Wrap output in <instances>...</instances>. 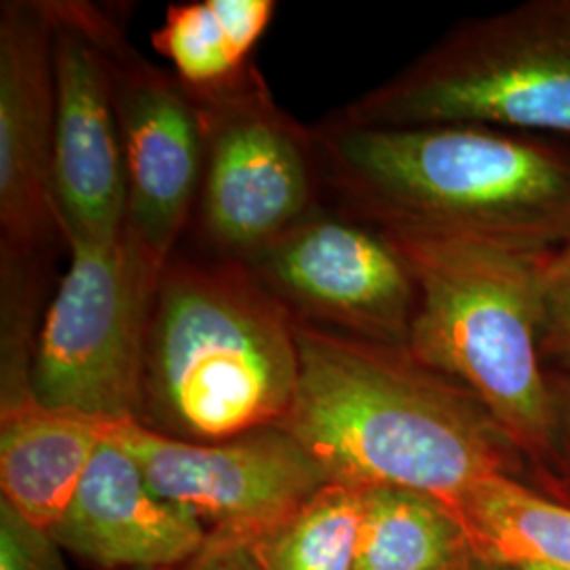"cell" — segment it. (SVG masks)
<instances>
[{
	"instance_id": "14",
	"label": "cell",
	"mask_w": 570,
	"mask_h": 570,
	"mask_svg": "<svg viewBox=\"0 0 570 570\" xmlns=\"http://www.w3.org/2000/svg\"><path fill=\"white\" fill-rule=\"evenodd\" d=\"M102 440L94 416L37 402L0 412V503L51 532Z\"/></svg>"
},
{
	"instance_id": "3",
	"label": "cell",
	"mask_w": 570,
	"mask_h": 570,
	"mask_svg": "<svg viewBox=\"0 0 570 570\" xmlns=\"http://www.w3.org/2000/svg\"><path fill=\"white\" fill-rule=\"evenodd\" d=\"M296 317L244 261L167 263L134 419L184 442L282 428L298 387Z\"/></svg>"
},
{
	"instance_id": "21",
	"label": "cell",
	"mask_w": 570,
	"mask_h": 570,
	"mask_svg": "<svg viewBox=\"0 0 570 570\" xmlns=\"http://www.w3.org/2000/svg\"><path fill=\"white\" fill-rule=\"evenodd\" d=\"M556 484L550 499L570 505V372H551Z\"/></svg>"
},
{
	"instance_id": "7",
	"label": "cell",
	"mask_w": 570,
	"mask_h": 570,
	"mask_svg": "<svg viewBox=\"0 0 570 570\" xmlns=\"http://www.w3.org/2000/svg\"><path fill=\"white\" fill-rule=\"evenodd\" d=\"M188 91L204 127V233L223 256L242 261L315 212L313 129L275 104L254 66Z\"/></svg>"
},
{
	"instance_id": "18",
	"label": "cell",
	"mask_w": 570,
	"mask_h": 570,
	"mask_svg": "<svg viewBox=\"0 0 570 570\" xmlns=\"http://www.w3.org/2000/svg\"><path fill=\"white\" fill-rule=\"evenodd\" d=\"M364 489L330 482L249 548L263 570H353Z\"/></svg>"
},
{
	"instance_id": "16",
	"label": "cell",
	"mask_w": 570,
	"mask_h": 570,
	"mask_svg": "<svg viewBox=\"0 0 570 570\" xmlns=\"http://www.w3.org/2000/svg\"><path fill=\"white\" fill-rule=\"evenodd\" d=\"M275 11V0L178 2L150 42L188 89H209L244 72Z\"/></svg>"
},
{
	"instance_id": "23",
	"label": "cell",
	"mask_w": 570,
	"mask_h": 570,
	"mask_svg": "<svg viewBox=\"0 0 570 570\" xmlns=\"http://www.w3.org/2000/svg\"><path fill=\"white\" fill-rule=\"evenodd\" d=\"M444 570H513L511 567H503V564H494L490 560H484L480 556H475L473 551L468 553L465 558H461L459 562L450 564L449 569Z\"/></svg>"
},
{
	"instance_id": "12",
	"label": "cell",
	"mask_w": 570,
	"mask_h": 570,
	"mask_svg": "<svg viewBox=\"0 0 570 570\" xmlns=\"http://www.w3.org/2000/svg\"><path fill=\"white\" fill-rule=\"evenodd\" d=\"M0 237L2 265L18 266L63 239L47 2H4L0 9Z\"/></svg>"
},
{
	"instance_id": "5",
	"label": "cell",
	"mask_w": 570,
	"mask_h": 570,
	"mask_svg": "<svg viewBox=\"0 0 570 570\" xmlns=\"http://www.w3.org/2000/svg\"><path fill=\"white\" fill-rule=\"evenodd\" d=\"M332 117L355 127L484 125L570 142V0L465 20Z\"/></svg>"
},
{
	"instance_id": "9",
	"label": "cell",
	"mask_w": 570,
	"mask_h": 570,
	"mask_svg": "<svg viewBox=\"0 0 570 570\" xmlns=\"http://www.w3.org/2000/svg\"><path fill=\"white\" fill-rule=\"evenodd\" d=\"M242 261L294 317L374 343L407 346L416 287L379 230L343 214L311 212Z\"/></svg>"
},
{
	"instance_id": "1",
	"label": "cell",
	"mask_w": 570,
	"mask_h": 570,
	"mask_svg": "<svg viewBox=\"0 0 570 570\" xmlns=\"http://www.w3.org/2000/svg\"><path fill=\"white\" fill-rule=\"evenodd\" d=\"M298 387L285 429L355 489H406L454 510L482 482L530 484L522 454L473 393L383 345L296 317Z\"/></svg>"
},
{
	"instance_id": "22",
	"label": "cell",
	"mask_w": 570,
	"mask_h": 570,
	"mask_svg": "<svg viewBox=\"0 0 570 570\" xmlns=\"http://www.w3.org/2000/svg\"><path fill=\"white\" fill-rule=\"evenodd\" d=\"M174 570H263V567L249 543L226 537H207L204 548Z\"/></svg>"
},
{
	"instance_id": "15",
	"label": "cell",
	"mask_w": 570,
	"mask_h": 570,
	"mask_svg": "<svg viewBox=\"0 0 570 570\" xmlns=\"http://www.w3.org/2000/svg\"><path fill=\"white\" fill-rule=\"evenodd\" d=\"M471 551L503 567L543 564L570 570V505L529 482L499 475L454 508Z\"/></svg>"
},
{
	"instance_id": "20",
	"label": "cell",
	"mask_w": 570,
	"mask_h": 570,
	"mask_svg": "<svg viewBox=\"0 0 570 570\" xmlns=\"http://www.w3.org/2000/svg\"><path fill=\"white\" fill-rule=\"evenodd\" d=\"M0 570H68L51 532L0 503Z\"/></svg>"
},
{
	"instance_id": "2",
	"label": "cell",
	"mask_w": 570,
	"mask_h": 570,
	"mask_svg": "<svg viewBox=\"0 0 570 570\" xmlns=\"http://www.w3.org/2000/svg\"><path fill=\"white\" fill-rule=\"evenodd\" d=\"M320 183L379 233L456 235L524 252L570 242V142L484 125L313 127Z\"/></svg>"
},
{
	"instance_id": "17",
	"label": "cell",
	"mask_w": 570,
	"mask_h": 570,
	"mask_svg": "<svg viewBox=\"0 0 570 570\" xmlns=\"http://www.w3.org/2000/svg\"><path fill=\"white\" fill-rule=\"evenodd\" d=\"M468 553V532L442 501L416 490L364 489L353 570H444Z\"/></svg>"
},
{
	"instance_id": "13",
	"label": "cell",
	"mask_w": 570,
	"mask_h": 570,
	"mask_svg": "<svg viewBox=\"0 0 570 570\" xmlns=\"http://www.w3.org/2000/svg\"><path fill=\"white\" fill-rule=\"evenodd\" d=\"M51 537L96 569L174 570L204 548L207 530L161 499L134 456L104 438Z\"/></svg>"
},
{
	"instance_id": "24",
	"label": "cell",
	"mask_w": 570,
	"mask_h": 570,
	"mask_svg": "<svg viewBox=\"0 0 570 570\" xmlns=\"http://www.w3.org/2000/svg\"><path fill=\"white\" fill-rule=\"evenodd\" d=\"M513 570H558L551 569V567H543V564H518V567H511Z\"/></svg>"
},
{
	"instance_id": "10",
	"label": "cell",
	"mask_w": 570,
	"mask_h": 570,
	"mask_svg": "<svg viewBox=\"0 0 570 570\" xmlns=\"http://www.w3.org/2000/svg\"><path fill=\"white\" fill-rule=\"evenodd\" d=\"M56 70V199L66 244L121 235L127 174L106 49L108 13L49 0Z\"/></svg>"
},
{
	"instance_id": "19",
	"label": "cell",
	"mask_w": 570,
	"mask_h": 570,
	"mask_svg": "<svg viewBox=\"0 0 570 570\" xmlns=\"http://www.w3.org/2000/svg\"><path fill=\"white\" fill-rule=\"evenodd\" d=\"M541 357L551 372H570V242L551 254L546 273Z\"/></svg>"
},
{
	"instance_id": "8",
	"label": "cell",
	"mask_w": 570,
	"mask_h": 570,
	"mask_svg": "<svg viewBox=\"0 0 570 570\" xmlns=\"http://www.w3.org/2000/svg\"><path fill=\"white\" fill-rule=\"evenodd\" d=\"M104 438L142 469L148 487L202 522L207 537L252 543L330 484L324 468L285 429L223 442H184L134 419L102 421Z\"/></svg>"
},
{
	"instance_id": "11",
	"label": "cell",
	"mask_w": 570,
	"mask_h": 570,
	"mask_svg": "<svg viewBox=\"0 0 570 570\" xmlns=\"http://www.w3.org/2000/svg\"><path fill=\"white\" fill-rule=\"evenodd\" d=\"M104 39L127 174L125 230L167 266L204 178L199 108L188 87L146 60L110 16Z\"/></svg>"
},
{
	"instance_id": "6",
	"label": "cell",
	"mask_w": 570,
	"mask_h": 570,
	"mask_svg": "<svg viewBox=\"0 0 570 570\" xmlns=\"http://www.w3.org/2000/svg\"><path fill=\"white\" fill-rule=\"evenodd\" d=\"M70 263L35 338L37 404L100 421L136 419L144 351L165 266L121 235L70 239Z\"/></svg>"
},
{
	"instance_id": "4",
	"label": "cell",
	"mask_w": 570,
	"mask_h": 570,
	"mask_svg": "<svg viewBox=\"0 0 570 570\" xmlns=\"http://www.w3.org/2000/svg\"><path fill=\"white\" fill-rule=\"evenodd\" d=\"M381 235L416 287L407 351L478 397L527 461L530 487L551 497L556 446L541 330L553 252L456 235Z\"/></svg>"
}]
</instances>
